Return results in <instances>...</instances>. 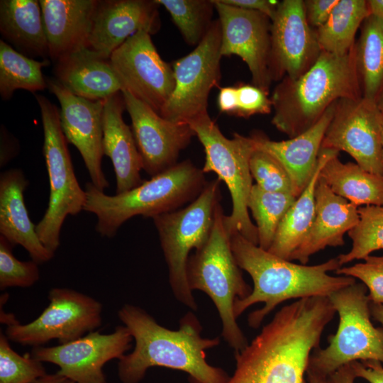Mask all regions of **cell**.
Segmentation results:
<instances>
[{
  "instance_id": "obj_1",
  "label": "cell",
  "mask_w": 383,
  "mask_h": 383,
  "mask_svg": "<svg viewBox=\"0 0 383 383\" xmlns=\"http://www.w3.org/2000/svg\"><path fill=\"white\" fill-rule=\"evenodd\" d=\"M335 313L328 297L299 299L282 307L235 352V368L227 383H304L312 351Z\"/></svg>"
},
{
  "instance_id": "obj_2",
  "label": "cell",
  "mask_w": 383,
  "mask_h": 383,
  "mask_svg": "<svg viewBox=\"0 0 383 383\" xmlns=\"http://www.w3.org/2000/svg\"><path fill=\"white\" fill-rule=\"evenodd\" d=\"M118 316L135 341L133 351L118 360L122 383H139L148 370L156 366L184 372L190 383H227L228 373L206 360V350L218 346L220 338L202 337V326L193 312L187 313L174 331L135 305H123Z\"/></svg>"
},
{
  "instance_id": "obj_3",
  "label": "cell",
  "mask_w": 383,
  "mask_h": 383,
  "mask_svg": "<svg viewBox=\"0 0 383 383\" xmlns=\"http://www.w3.org/2000/svg\"><path fill=\"white\" fill-rule=\"evenodd\" d=\"M231 245L238 266L250 274L253 282L251 293L235 301V317L238 318L253 304H264L248 315V323L252 328H257L265 317L284 301L328 297L356 282L352 277L328 274L341 267L337 257L318 265H299L260 248L238 232L231 235Z\"/></svg>"
},
{
  "instance_id": "obj_4",
  "label": "cell",
  "mask_w": 383,
  "mask_h": 383,
  "mask_svg": "<svg viewBox=\"0 0 383 383\" xmlns=\"http://www.w3.org/2000/svg\"><path fill=\"white\" fill-rule=\"evenodd\" d=\"M361 96L355 46L344 55L322 51L307 72L295 79L284 77L276 86L272 123L292 138L315 125L338 100Z\"/></svg>"
},
{
  "instance_id": "obj_5",
  "label": "cell",
  "mask_w": 383,
  "mask_h": 383,
  "mask_svg": "<svg viewBox=\"0 0 383 383\" xmlns=\"http://www.w3.org/2000/svg\"><path fill=\"white\" fill-rule=\"evenodd\" d=\"M207 182L202 170L187 160L149 180H143L129 191L113 196L106 194L88 182L85 185L84 211L96 215V232L111 238L133 216L152 218L180 209L195 200Z\"/></svg>"
},
{
  "instance_id": "obj_6",
  "label": "cell",
  "mask_w": 383,
  "mask_h": 383,
  "mask_svg": "<svg viewBox=\"0 0 383 383\" xmlns=\"http://www.w3.org/2000/svg\"><path fill=\"white\" fill-rule=\"evenodd\" d=\"M224 216L219 203L210 237L201 248L189 257L187 275L192 292L199 290L210 297L222 323V337L238 352L248 343L237 323L234 305L236 300L247 297L252 288L245 281L234 257Z\"/></svg>"
},
{
  "instance_id": "obj_7",
  "label": "cell",
  "mask_w": 383,
  "mask_h": 383,
  "mask_svg": "<svg viewBox=\"0 0 383 383\" xmlns=\"http://www.w3.org/2000/svg\"><path fill=\"white\" fill-rule=\"evenodd\" d=\"M205 152L204 173L214 172L227 186L232 200V211L224 216L225 226L231 235L239 233L258 245L257 231L248 212V202L253 186L250 160L255 150L252 138L234 133L232 139L223 135L208 112L188 123Z\"/></svg>"
},
{
  "instance_id": "obj_8",
  "label": "cell",
  "mask_w": 383,
  "mask_h": 383,
  "mask_svg": "<svg viewBox=\"0 0 383 383\" xmlns=\"http://www.w3.org/2000/svg\"><path fill=\"white\" fill-rule=\"evenodd\" d=\"M221 181L208 182L198 197L183 209L152 218L168 268L173 295L196 311L198 305L187 275L189 253L201 248L210 237L217 205L221 202Z\"/></svg>"
},
{
  "instance_id": "obj_9",
  "label": "cell",
  "mask_w": 383,
  "mask_h": 383,
  "mask_svg": "<svg viewBox=\"0 0 383 383\" xmlns=\"http://www.w3.org/2000/svg\"><path fill=\"white\" fill-rule=\"evenodd\" d=\"M338 313V329L328 338V345L311 353L308 370L328 378L340 367L355 361L383 363V327L371 321L366 286L355 282L328 296Z\"/></svg>"
},
{
  "instance_id": "obj_10",
  "label": "cell",
  "mask_w": 383,
  "mask_h": 383,
  "mask_svg": "<svg viewBox=\"0 0 383 383\" xmlns=\"http://www.w3.org/2000/svg\"><path fill=\"white\" fill-rule=\"evenodd\" d=\"M35 99L41 113L43 152L50 183L48 206L35 230L41 243L55 253L65 218L84 210L87 195L74 172L58 108L45 96L36 94Z\"/></svg>"
},
{
  "instance_id": "obj_11",
  "label": "cell",
  "mask_w": 383,
  "mask_h": 383,
  "mask_svg": "<svg viewBox=\"0 0 383 383\" xmlns=\"http://www.w3.org/2000/svg\"><path fill=\"white\" fill-rule=\"evenodd\" d=\"M49 304L35 320L7 326L10 341L33 348L52 340L64 344L96 331L102 323L103 306L96 299L72 289L52 288Z\"/></svg>"
},
{
  "instance_id": "obj_12",
  "label": "cell",
  "mask_w": 383,
  "mask_h": 383,
  "mask_svg": "<svg viewBox=\"0 0 383 383\" xmlns=\"http://www.w3.org/2000/svg\"><path fill=\"white\" fill-rule=\"evenodd\" d=\"M221 28L213 21L206 35L187 55L173 62L174 88L160 112L169 121L189 123L207 113L211 90L221 80Z\"/></svg>"
},
{
  "instance_id": "obj_13",
  "label": "cell",
  "mask_w": 383,
  "mask_h": 383,
  "mask_svg": "<svg viewBox=\"0 0 383 383\" xmlns=\"http://www.w3.org/2000/svg\"><path fill=\"white\" fill-rule=\"evenodd\" d=\"M321 149L344 151L362 168L383 177L382 122L377 101L364 96L338 100Z\"/></svg>"
},
{
  "instance_id": "obj_14",
  "label": "cell",
  "mask_w": 383,
  "mask_h": 383,
  "mask_svg": "<svg viewBox=\"0 0 383 383\" xmlns=\"http://www.w3.org/2000/svg\"><path fill=\"white\" fill-rule=\"evenodd\" d=\"M109 61L123 90L160 115L174 90V75L172 67L160 57L150 34L135 33L111 54Z\"/></svg>"
},
{
  "instance_id": "obj_15",
  "label": "cell",
  "mask_w": 383,
  "mask_h": 383,
  "mask_svg": "<svg viewBox=\"0 0 383 383\" xmlns=\"http://www.w3.org/2000/svg\"><path fill=\"white\" fill-rule=\"evenodd\" d=\"M133 337L123 325L110 333L91 331L73 341L55 346L33 348L30 356L59 367L57 372L74 383H107L103 367L126 355Z\"/></svg>"
},
{
  "instance_id": "obj_16",
  "label": "cell",
  "mask_w": 383,
  "mask_h": 383,
  "mask_svg": "<svg viewBox=\"0 0 383 383\" xmlns=\"http://www.w3.org/2000/svg\"><path fill=\"white\" fill-rule=\"evenodd\" d=\"M270 35L272 81L297 79L314 65L322 52L302 0L279 1L271 20Z\"/></svg>"
},
{
  "instance_id": "obj_17",
  "label": "cell",
  "mask_w": 383,
  "mask_h": 383,
  "mask_svg": "<svg viewBox=\"0 0 383 383\" xmlns=\"http://www.w3.org/2000/svg\"><path fill=\"white\" fill-rule=\"evenodd\" d=\"M221 28V54L239 56L248 65L253 85L269 92L270 18L258 11L212 0Z\"/></svg>"
},
{
  "instance_id": "obj_18",
  "label": "cell",
  "mask_w": 383,
  "mask_h": 383,
  "mask_svg": "<svg viewBox=\"0 0 383 383\" xmlns=\"http://www.w3.org/2000/svg\"><path fill=\"white\" fill-rule=\"evenodd\" d=\"M46 82L60 103V124L67 141L80 152L91 182L104 192L109 186L101 168L104 100L76 96L55 78L46 77Z\"/></svg>"
},
{
  "instance_id": "obj_19",
  "label": "cell",
  "mask_w": 383,
  "mask_h": 383,
  "mask_svg": "<svg viewBox=\"0 0 383 383\" xmlns=\"http://www.w3.org/2000/svg\"><path fill=\"white\" fill-rule=\"evenodd\" d=\"M121 92L143 170L153 177L175 165L180 152L195 135L189 125L169 121L128 91Z\"/></svg>"
},
{
  "instance_id": "obj_20",
  "label": "cell",
  "mask_w": 383,
  "mask_h": 383,
  "mask_svg": "<svg viewBox=\"0 0 383 383\" xmlns=\"http://www.w3.org/2000/svg\"><path fill=\"white\" fill-rule=\"evenodd\" d=\"M159 6L156 0H98L88 48L109 59L135 33H157Z\"/></svg>"
},
{
  "instance_id": "obj_21",
  "label": "cell",
  "mask_w": 383,
  "mask_h": 383,
  "mask_svg": "<svg viewBox=\"0 0 383 383\" xmlns=\"http://www.w3.org/2000/svg\"><path fill=\"white\" fill-rule=\"evenodd\" d=\"M315 217L304 240L290 261L306 265L311 256L326 247L345 244L344 235L360 221L358 206L335 194L321 179L315 189Z\"/></svg>"
},
{
  "instance_id": "obj_22",
  "label": "cell",
  "mask_w": 383,
  "mask_h": 383,
  "mask_svg": "<svg viewBox=\"0 0 383 383\" xmlns=\"http://www.w3.org/2000/svg\"><path fill=\"white\" fill-rule=\"evenodd\" d=\"M335 104L326 111L315 125L292 138L274 141L260 132L250 135L256 150L270 154L286 170L296 198L306 187L317 169L323 138L333 116Z\"/></svg>"
},
{
  "instance_id": "obj_23",
  "label": "cell",
  "mask_w": 383,
  "mask_h": 383,
  "mask_svg": "<svg viewBox=\"0 0 383 383\" xmlns=\"http://www.w3.org/2000/svg\"><path fill=\"white\" fill-rule=\"evenodd\" d=\"M49 57L59 59L88 47L98 0H40Z\"/></svg>"
},
{
  "instance_id": "obj_24",
  "label": "cell",
  "mask_w": 383,
  "mask_h": 383,
  "mask_svg": "<svg viewBox=\"0 0 383 383\" xmlns=\"http://www.w3.org/2000/svg\"><path fill=\"white\" fill-rule=\"evenodd\" d=\"M28 184L20 169L13 168L0 175V235L13 246L21 245L38 264L50 261L55 253L40 241L36 225L30 220L23 192Z\"/></svg>"
},
{
  "instance_id": "obj_25",
  "label": "cell",
  "mask_w": 383,
  "mask_h": 383,
  "mask_svg": "<svg viewBox=\"0 0 383 383\" xmlns=\"http://www.w3.org/2000/svg\"><path fill=\"white\" fill-rule=\"evenodd\" d=\"M124 109L121 91L104 100L103 153L113 164L116 194L129 191L143 182L142 159L132 129L123 121Z\"/></svg>"
},
{
  "instance_id": "obj_26",
  "label": "cell",
  "mask_w": 383,
  "mask_h": 383,
  "mask_svg": "<svg viewBox=\"0 0 383 383\" xmlns=\"http://www.w3.org/2000/svg\"><path fill=\"white\" fill-rule=\"evenodd\" d=\"M54 74L69 91L89 100H105L123 90L109 59L88 47L56 61Z\"/></svg>"
},
{
  "instance_id": "obj_27",
  "label": "cell",
  "mask_w": 383,
  "mask_h": 383,
  "mask_svg": "<svg viewBox=\"0 0 383 383\" xmlns=\"http://www.w3.org/2000/svg\"><path fill=\"white\" fill-rule=\"evenodd\" d=\"M0 33L3 40L28 57H49L39 1L1 0Z\"/></svg>"
},
{
  "instance_id": "obj_28",
  "label": "cell",
  "mask_w": 383,
  "mask_h": 383,
  "mask_svg": "<svg viewBox=\"0 0 383 383\" xmlns=\"http://www.w3.org/2000/svg\"><path fill=\"white\" fill-rule=\"evenodd\" d=\"M338 155L339 152L335 150H320L317 169L306 187L282 220L268 250L270 252L289 260L293 252L301 244L315 217V189L320 171L330 158Z\"/></svg>"
},
{
  "instance_id": "obj_29",
  "label": "cell",
  "mask_w": 383,
  "mask_h": 383,
  "mask_svg": "<svg viewBox=\"0 0 383 383\" xmlns=\"http://www.w3.org/2000/svg\"><path fill=\"white\" fill-rule=\"evenodd\" d=\"M319 179L333 193L358 207L383 206V177L364 170L357 163H343L338 155H335L321 168Z\"/></svg>"
},
{
  "instance_id": "obj_30",
  "label": "cell",
  "mask_w": 383,
  "mask_h": 383,
  "mask_svg": "<svg viewBox=\"0 0 383 383\" xmlns=\"http://www.w3.org/2000/svg\"><path fill=\"white\" fill-rule=\"evenodd\" d=\"M355 56L362 95L377 101L383 92V20L372 15L365 19Z\"/></svg>"
},
{
  "instance_id": "obj_31",
  "label": "cell",
  "mask_w": 383,
  "mask_h": 383,
  "mask_svg": "<svg viewBox=\"0 0 383 383\" xmlns=\"http://www.w3.org/2000/svg\"><path fill=\"white\" fill-rule=\"evenodd\" d=\"M369 15L367 1L338 0L326 23L315 30L322 51L348 53L355 45L358 28Z\"/></svg>"
},
{
  "instance_id": "obj_32",
  "label": "cell",
  "mask_w": 383,
  "mask_h": 383,
  "mask_svg": "<svg viewBox=\"0 0 383 383\" xmlns=\"http://www.w3.org/2000/svg\"><path fill=\"white\" fill-rule=\"evenodd\" d=\"M49 61L36 60L15 50L3 40H0V95L9 100L18 89L35 93L47 88L46 77L42 68Z\"/></svg>"
},
{
  "instance_id": "obj_33",
  "label": "cell",
  "mask_w": 383,
  "mask_h": 383,
  "mask_svg": "<svg viewBox=\"0 0 383 383\" xmlns=\"http://www.w3.org/2000/svg\"><path fill=\"white\" fill-rule=\"evenodd\" d=\"M296 199L292 194L267 192L253 184L248 208L256 223L260 248L269 250L282 220Z\"/></svg>"
},
{
  "instance_id": "obj_34",
  "label": "cell",
  "mask_w": 383,
  "mask_h": 383,
  "mask_svg": "<svg viewBox=\"0 0 383 383\" xmlns=\"http://www.w3.org/2000/svg\"><path fill=\"white\" fill-rule=\"evenodd\" d=\"M358 223L348 233L352 248L347 253L337 257L341 267L383 250V206H362L358 207Z\"/></svg>"
},
{
  "instance_id": "obj_35",
  "label": "cell",
  "mask_w": 383,
  "mask_h": 383,
  "mask_svg": "<svg viewBox=\"0 0 383 383\" xmlns=\"http://www.w3.org/2000/svg\"><path fill=\"white\" fill-rule=\"evenodd\" d=\"M170 13L185 41L197 45L206 35L211 23L212 0H156Z\"/></svg>"
},
{
  "instance_id": "obj_36",
  "label": "cell",
  "mask_w": 383,
  "mask_h": 383,
  "mask_svg": "<svg viewBox=\"0 0 383 383\" xmlns=\"http://www.w3.org/2000/svg\"><path fill=\"white\" fill-rule=\"evenodd\" d=\"M5 333H0V383H31L46 374L43 362L30 354L13 350Z\"/></svg>"
},
{
  "instance_id": "obj_37",
  "label": "cell",
  "mask_w": 383,
  "mask_h": 383,
  "mask_svg": "<svg viewBox=\"0 0 383 383\" xmlns=\"http://www.w3.org/2000/svg\"><path fill=\"white\" fill-rule=\"evenodd\" d=\"M13 245L0 235V289L30 287L40 279L38 263L21 261L13 254Z\"/></svg>"
},
{
  "instance_id": "obj_38",
  "label": "cell",
  "mask_w": 383,
  "mask_h": 383,
  "mask_svg": "<svg viewBox=\"0 0 383 383\" xmlns=\"http://www.w3.org/2000/svg\"><path fill=\"white\" fill-rule=\"evenodd\" d=\"M250 170L255 184L262 189L270 192L289 193L294 196L288 173L270 154L255 149L250 160Z\"/></svg>"
},
{
  "instance_id": "obj_39",
  "label": "cell",
  "mask_w": 383,
  "mask_h": 383,
  "mask_svg": "<svg viewBox=\"0 0 383 383\" xmlns=\"http://www.w3.org/2000/svg\"><path fill=\"white\" fill-rule=\"evenodd\" d=\"M335 274L359 279L367 289L370 303H383V255H370L362 262L340 267Z\"/></svg>"
},
{
  "instance_id": "obj_40",
  "label": "cell",
  "mask_w": 383,
  "mask_h": 383,
  "mask_svg": "<svg viewBox=\"0 0 383 383\" xmlns=\"http://www.w3.org/2000/svg\"><path fill=\"white\" fill-rule=\"evenodd\" d=\"M238 109L235 116L250 117L271 112L272 104L265 91L255 85L240 84L236 87Z\"/></svg>"
},
{
  "instance_id": "obj_41",
  "label": "cell",
  "mask_w": 383,
  "mask_h": 383,
  "mask_svg": "<svg viewBox=\"0 0 383 383\" xmlns=\"http://www.w3.org/2000/svg\"><path fill=\"white\" fill-rule=\"evenodd\" d=\"M338 2V0L304 1L306 18L311 28L317 29L323 25Z\"/></svg>"
},
{
  "instance_id": "obj_42",
  "label": "cell",
  "mask_w": 383,
  "mask_h": 383,
  "mask_svg": "<svg viewBox=\"0 0 383 383\" xmlns=\"http://www.w3.org/2000/svg\"><path fill=\"white\" fill-rule=\"evenodd\" d=\"M355 375L369 383H383V365L377 360L355 361L350 363Z\"/></svg>"
},
{
  "instance_id": "obj_43",
  "label": "cell",
  "mask_w": 383,
  "mask_h": 383,
  "mask_svg": "<svg viewBox=\"0 0 383 383\" xmlns=\"http://www.w3.org/2000/svg\"><path fill=\"white\" fill-rule=\"evenodd\" d=\"M221 2L240 9L255 11L264 13L272 20L276 13L278 1L267 0H219Z\"/></svg>"
},
{
  "instance_id": "obj_44",
  "label": "cell",
  "mask_w": 383,
  "mask_h": 383,
  "mask_svg": "<svg viewBox=\"0 0 383 383\" xmlns=\"http://www.w3.org/2000/svg\"><path fill=\"white\" fill-rule=\"evenodd\" d=\"M220 111L235 115L238 109V93L236 87H226L220 89L218 96Z\"/></svg>"
},
{
  "instance_id": "obj_45",
  "label": "cell",
  "mask_w": 383,
  "mask_h": 383,
  "mask_svg": "<svg viewBox=\"0 0 383 383\" xmlns=\"http://www.w3.org/2000/svg\"><path fill=\"white\" fill-rule=\"evenodd\" d=\"M18 145L8 133L5 128H1V167L5 165L18 152Z\"/></svg>"
},
{
  "instance_id": "obj_46",
  "label": "cell",
  "mask_w": 383,
  "mask_h": 383,
  "mask_svg": "<svg viewBox=\"0 0 383 383\" xmlns=\"http://www.w3.org/2000/svg\"><path fill=\"white\" fill-rule=\"evenodd\" d=\"M356 378L350 364L342 366L328 377L329 383H354Z\"/></svg>"
},
{
  "instance_id": "obj_47",
  "label": "cell",
  "mask_w": 383,
  "mask_h": 383,
  "mask_svg": "<svg viewBox=\"0 0 383 383\" xmlns=\"http://www.w3.org/2000/svg\"><path fill=\"white\" fill-rule=\"evenodd\" d=\"M31 383H74L70 379L62 376L57 372L53 374H46Z\"/></svg>"
},
{
  "instance_id": "obj_48",
  "label": "cell",
  "mask_w": 383,
  "mask_h": 383,
  "mask_svg": "<svg viewBox=\"0 0 383 383\" xmlns=\"http://www.w3.org/2000/svg\"><path fill=\"white\" fill-rule=\"evenodd\" d=\"M370 15L383 20V0L367 1Z\"/></svg>"
},
{
  "instance_id": "obj_49",
  "label": "cell",
  "mask_w": 383,
  "mask_h": 383,
  "mask_svg": "<svg viewBox=\"0 0 383 383\" xmlns=\"http://www.w3.org/2000/svg\"><path fill=\"white\" fill-rule=\"evenodd\" d=\"M370 311L372 317L379 322L383 326V303L372 304L370 303Z\"/></svg>"
},
{
  "instance_id": "obj_50",
  "label": "cell",
  "mask_w": 383,
  "mask_h": 383,
  "mask_svg": "<svg viewBox=\"0 0 383 383\" xmlns=\"http://www.w3.org/2000/svg\"><path fill=\"white\" fill-rule=\"evenodd\" d=\"M309 383H329L326 377L316 374L307 370L306 372Z\"/></svg>"
},
{
  "instance_id": "obj_51",
  "label": "cell",
  "mask_w": 383,
  "mask_h": 383,
  "mask_svg": "<svg viewBox=\"0 0 383 383\" xmlns=\"http://www.w3.org/2000/svg\"><path fill=\"white\" fill-rule=\"evenodd\" d=\"M376 101H377L379 110L381 113L382 122V162H383V92L378 97Z\"/></svg>"
}]
</instances>
